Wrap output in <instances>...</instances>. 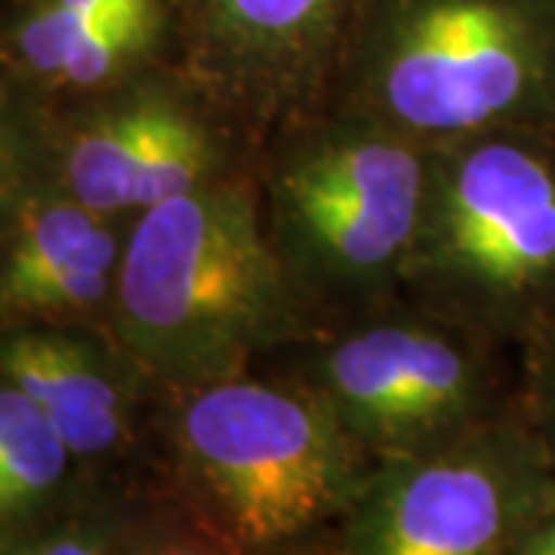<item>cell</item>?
I'll return each mask as SVG.
<instances>
[{
    "mask_svg": "<svg viewBox=\"0 0 555 555\" xmlns=\"http://www.w3.org/2000/svg\"><path fill=\"white\" fill-rule=\"evenodd\" d=\"M105 331L155 396L257 371L321 334L262 229L254 167L130 222Z\"/></svg>",
    "mask_w": 555,
    "mask_h": 555,
    "instance_id": "obj_1",
    "label": "cell"
},
{
    "mask_svg": "<svg viewBox=\"0 0 555 555\" xmlns=\"http://www.w3.org/2000/svg\"><path fill=\"white\" fill-rule=\"evenodd\" d=\"M149 444L164 496L229 555H306L337 534L371 460L297 377L158 392Z\"/></svg>",
    "mask_w": 555,
    "mask_h": 555,
    "instance_id": "obj_2",
    "label": "cell"
},
{
    "mask_svg": "<svg viewBox=\"0 0 555 555\" xmlns=\"http://www.w3.org/2000/svg\"><path fill=\"white\" fill-rule=\"evenodd\" d=\"M433 145L339 105L257 149L262 229L321 331L401 297Z\"/></svg>",
    "mask_w": 555,
    "mask_h": 555,
    "instance_id": "obj_3",
    "label": "cell"
},
{
    "mask_svg": "<svg viewBox=\"0 0 555 555\" xmlns=\"http://www.w3.org/2000/svg\"><path fill=\"white\" fill-rule=\"evenodd\" d=\"M324 105L426 145L555 130V0H367Z\"/></svg>",
    "mask_w": 555,
    "mask_h": 555,
    "instance_id": "obj_4",
    "label": "cell"
},
{
    "mask_svg": "<svg viewBox=\"0 0 555 555\" xmlns=\"http://www.w3.org/2000/svg\"><path fill=\"white\" fill-rule=\"evenodd\" d=\"M401 299L518 352L555 321V130L433 145Z\"/></svg>",
    "mask_w": 555,
    "mask_h": 555,
    "instance_id": "obj_5",
    "label": "cell"
},
{
    "mask_svg": "<svg viewBox=\"0 0 555 555\" xmlns=\"http://www.w3.org/2000/svg\"><path fill=\"white\" fill-rule=\"evenodd\" d=\"M0 164L47 179L102 217L133 222L250 170L254 149L170 60L78 100H0Z\"/></svg>",
    "mask_w": 555,
    "mask_h": 555,
    "instance_id": "obj_6",
    "label": "cell"
},
{
    "mask_svg": "<svg viewBox=\"0 0 555 555\" xmlns=\"http://www.w3.org/2000/svg\"><path fill=\"white\" fill-rule=\"evenodd\" d=\"M291 377L371 463L433 451L518 408V352L401 297L294 349Z\"/></svg>",
    "mask_w": 555,
    "mask_h": 555,
    "instance_id": "obj_7",
    "label": "cell"
},
{
    "mask_svg": "<svg viewBox=\"0 0 555 555\" xmlns=\"http://www.w3.org/2000/svg\"><path fill=\"white\" fill-rule=\"evenodd\" d=\"M553 500V460L518 404L441 448L371 463L337 555H509Z\"/></svg>",
    "mask_w": 555,
    "mask_h": 555,
    "instance_id": "obj_8",
    "label": "cell"
},
{
    "mask_svg": "<svg viewBox=\"0 0 555 555\" xmlns=\"http://www.w3.org/2000/svg\"><path fill=\"white\" fill-rule=\"evenodd\" d=\"M177 62L254 149L321 108L367 0H173Z\"/></svg>",
    "mask_w": 555,
    "mask_h": 555,
    "instance_id": "obj_9",
    "label": "cell"
},
{
    "mask_svg": "<svg viewBox=\"0 0 555 555\" xmlns=\"http://www.w3.org/2000/svg\"><path fill=\"white\" fill-rule=\"evenodd\" d=\"M130 222L0 164V331L108 327Z\"/></svg>",
    "mask_w": 555,
    "mask_h": 555,
    "instance_id": "obj_10",
    "label": "cell"
},
{
    "mask_svg": "<svg viewBox=\"0 0 555 555\" xmlns=\"http://www.w3.org/2000/svg\"><path fill=\"white\" fill-rule=\"evenodd\" d=\"M170 60L173 0H7L0 100H78Z\"/></svg>",
    "mask_w": 555,
    "mask_h": 555,
    "instance_id": "obj_11",
    "label": "cell"
},
{
    "mask_svg": "<svg viewBox=\"0 0 555 555\" xmlns=\"http://www.w3.org/2000/svg\"><path fill=\"white\" fill-rule=\"evenodd\" d=\"M0 379L56 420L90 478L108 476L149 441L155 389L102 327L0 331Z\"/></svg>",
    "mask_w": 555,
    "mask_h": 555,
    "instance_id": "obj_12",
    "label": "cell"
},
{
    "mask_svg": "<svg viewBox=\"0 0 555 555\" xmlns=\"http://www.w3.org/2000/svg\"><path fill=\"white\" fill-rule=\"evenodd\" d=\"M100 491L35 398L0 379V546L56 521Z\"/></svg>",
    "mask_w": 555,
    "mask_h": 555,
    "instance_id": "obj_13",
    "label": "cell"
},
{
    "mask_svg": "<svg viewBox=\"0 0 555 555\" xmlns=\"http://www.w3.org/2000/svg\"><path fill=\"white\" fill-rule=\"evenodd\" d=\"M133 513L115 494L93 491L75 509L3 546V555H118Z\"/></svg>",
    "mask_w": 555,
    "mask_h": 555,
    "instance_id": "obj_14",
    "label": "cell"
},
{
    "mask_svg": "<svg viewBox=\"0 0 555 555\" xmlns=\"http://www.w3.org/2000/svg\"><path fill=\"white\" fill-rule=\"evenodd\" d=\"M518 404L555 466V321L518 346Z\"/></svg>",
    "mask_w": 555,
    "mask_h": 555,
    "instance_id": "obj_15",
    "label": "cell"
},
{
    "mask_svg": "<svg viewBox=\"0 0 555 555\" xmlns=\"http://www.w3.org/2000/svg\"><path fill=\"white\" fill-rule=\"evenodd\" d=\"M118 555H229L167 496L160 509L133 516Z\"/></svg>",
    "mask_w": 555,
    "mask_h": 555,
    "instance_id": "obj_16",
    "label": "cell"
},
{
    "mask_svg": "<svg viewBox=\"0 0 555 555\" xmlns=\"http://www.w3.org/2000/svg\"><path fill=\"white\" fill-rule=\"evenodd\" d=\"M509 555H555V500L534 525L518 537Z\"/></svg>",
    "mask_w": 555,
    "mask_h": 555,
    "instance_id": "obj_17",
    "label": "cell"
},
{
    "mask_svg": "<svg viewBox=\"0 0 555 555\" xmlns=\"http://www.w3.org/2000/svg\"><path fill=\"white\" fill-rule=\"evenodd\" d=\"M306 555H309V553H306Z\"/></svg>",
    "mask_w": 555,
    "mask_h": 555,
    "instance_id": "obj_18",
    "label": "cell"
}]
</instances>
